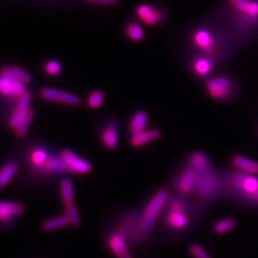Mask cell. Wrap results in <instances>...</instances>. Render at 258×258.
<instances>
[{
	"instance_id": "obj_15",
	"label": "cell",
	"mask_w": 258,
	"mask_h": 258,
	"mask_svg": "<svg viewBox=\"0 0 258 258\" xmlns=\"http://www.w3.org/2000/svg\"><path fill=\"white\" fill-rule=\"evenodd\" d=\"M232 163L236 167L248 174H258V163L251 161L250 159L236 155L232 158Z\"/></svg>"
},
{
	"instance_id": "obj_24",
	"label": "cell",
	"mask_w": 258,
	"mask_h": 258,
	"mask_svg": "<svg viewBox=\"0 0 258 258\" xmlns=\"http://www.w3.org/2000/svg\"><path fill=\"white\" fill-rule=\"evenodd\" d=\"M236 225L234 218H226L217 222L214 226V231L216 233H225L232 230Z\"/></svg>"
},
{
	"instance_id": "obj_2",
	"label": "cell",
	"mask_w": 258,
	"mask_h": 258,
	"mask_svg": "<svg viewBox=\"0 0 258 258\" xmlns=\"http://www.w3.org/2000/svg\"><path fill=\"white\" fill-rule=\"evenodd\" d=\"M231 178L232 189L241 197L258 205V178L254 176L234 174Z\"/></svg>"
},
{
	"instance_id": "obj_29",
	"label": "cell",
	"mask_w": 258,
	"mask_h": 258,
	"mask_svg": "<svg viewBox=\"0 0 258 258\" xmlns=\"http://www.w3.org/2000/svg\"><path fill=\"white\" fill-rule=\"evenodd\" d=\"M9 68L11 73L13 74V76L17 80H19V82H21V83H24V84L31 82L30 75L28 74L27 72H25L23 69H21L19 66H12V67H9Z\"/></svg>"
},
{
	"instance_id": "obj_36",
	"label": "cell",
	"mask_w": 258,
	"mask_h": 258,
	"mask_svg": "<svg viewBox=\"0 0 258 258\" xmlns=\"http://www.w3.org/2000/svg\"><path fill=\"white\" fill-rule=\"evenodd\" d=\"M83 1L96 3V4H102V5H115L120 2V0H83Z\"/></svg>"
},
{
	"instance_id": "obj_4",
	"label": "cell",
	"mask_w": 258,
	"mask_h": 258,
	"mask_svg": "<svg viewBox=\"0 0 258 258\" xmlns=\"http://www.w3.org/2000/svg\"><path fill=\"white\" fill-rule=\"evenodd\" d=\"M60 158L67 167V170L77 174H86L92 169V166L89 162L76 155L71 150H63L60 154Z\"/></svg>"
},
{
	"instance_id": "obj_25",
	"label": "cell",
	"mask_w": 258,
	"mask_h": 258,
	"mask_svg": "<svg viewBox=\"0 0 258 258\" xmlns=\"http://www.w3.org/2000/svg\"><path fill=\"white\" fill-rule=\"evenodd\" d=\"M103 100H104L103 93L100 90H95L89 94L87 99V104L91 109H97L100 106H102Z\"/></svg>"
},
{
	"instance_id": "obj_5",
	"label": "cell",
	"mask_w": 258,
	"mask_h": 258,
	"mask_svg": "<svg viewBox=\"0 0 258 258\" xmlns=\"http://www.w3.org/2000/svg\"><path fill=\"white\" fill-rule=\"evenodd\" d=\"M208 92L213 99H227L232 91L231 81L228 78L220 77L210 80L207 83Z\"/></svg>"
},
{
	"instance_id": "obj_10",
	"label": "cell",
	"mask_w": 258,
	"mask_h": 258,
	"mask_svg": "<svg viewBox=\"0 0 258 258\" xmlns=\"http://www.w3.org/2000/svg\"><path fill=\"white\" fill-rule=\"evenodd\" d=\"M215 186H216V182H215L214 174L212 173L209 169L205 172L199 173L198 181L195 188L198 195L202 197L210 196L214 194Z\"/></svg>"
},
{
	"instance_id": "obj_13",
	"label": "cell",
	"mask_w": 258,
	"mask_h": 258,
	"mask_svg": "<svg viewBox=\"0 0 258 258\" xmlns=\"http://www.w3.org/2000/svg\"><path fill=\"white\" fill-rule=\"evenodd\" d=\"M166 222L173 229H184L188 225V218L184 211L169 209L168 214L166 215Z\"/></svg>"
},
{
	"instance_id": "obj_7",
	"label": "cell",
	"mask_w": 258,
	"mask_h": 258,
	"mask_svg": "<svg viewBox=\"0 0 258 258\" xmlns=\"http://www.w3.org/2000/svg\"><path fill=\"white\" fill-rule=\"evenodd\" d=\"M108 248L117 258H132L129 252L126 238L122 232H114L108 238Z\"/></svg>"
},
{
	"instance_id": "obj_23",
	"label": "cell",
	"mask_w": 258,
	"mask_h": 258,
	"mask_svg": "<svg viewBox=\"0 0 258 258\" xmlns=\"http://www.w3.org/2000/svg\"><path fill=\"white\" fill-rule=\"evenodd\" d=\"M33 116H34V112L30 108L27 112V114L25 115V117L20 121V123L18 125V127L15 129V132H16L17 136L22 137V136H24L26 134L28 128H29V126H30V124L32 122V120H33Z\"/></svg>"
},
{
	"instance_id": "obj_17",
	"label": "cell",
	"mask_w": 258,
	"mask_h": 258,
	"mask_svg": "<svg viewBox=\"0 0 258 258\" xmlns=\"http://www.w3.org/2000/svg\"><path fill=\"white\" fill-rule=\"evenodd\" d=\"M194 41L197 46L206 51H211L213 47L211 34L206 30H199L194 35Z\"/></svg>"
},
{
	"instance_id": "obj_27",
	"label": "cell",
	"mask_w": 258,
	"mask_h": 258,
	"mask_svg": "<svg viewBox=\"0 0 258 258\" xmlns=\"http://www.w3.org/2000/svg\"><path fill=\"white\" fill-rule=\"evenodd\" d=\"M211 69H212V63L207 58H199L194 63L195 72L202 77L209 74Z\"/></svg>"
},
{
	"instance_id": "obj_6",
	"label": "cell",
	"mask_w": 258,
	"mask_h": 258,
	"mask_svg": "<svg viewBox=\"0 0 258 258\" xmlns=\"http://www.w3.org/2000/svg\"><path fill=\"white\" fill-rule=\"evenodd\" d=\"M40 96L47 101L60 102L65 104L71 105H78L81 103V99L71 93L60 91L53 88H43L40 91Z\"/></svg>"
},
{
	"instance_id": "obj_21",
	"label": "cell",
	"mask_w": 258,
	"mask_h": 258,
	"mask_svg": "<svg viewBox=\"0 0 258 258\" xmlns=\"http://www.w3.org/2000/svg\"><path fill=\"white\" fill-rule=\"evenodd\" d=\"M61 198L65 204L73 203L74 200V189L70 179L65 178L59 184Z\"/></svg>"
},
{
	"instance_id": "obj_26",
	"label": "cell",
	"mask_w": 258,
	"mask_h": 258,
	"mask_svg": "<svg viewBox=\"0 0 258 258\" xmlns=\"http://www.w3.org/2000/svg\"><path fill=\"white\" fill-rule=\"evenodd\" d=\"M65 212L66 216L69 218L70 223L73 226H79L81 223V217L74 203L65 204Z\"/></svg>"
},
{
	"instance_id": "obj_18",
	"label": "cell",
	"mask_w": 258,
	"mask_h": 258,
	"mask_svg": "<svg viewBox=\"0 0 258 258\" xmlns=\"http://www.w3.org/2000/svg\"><path fill=\"white\" fill-rule=\"evenodd\" d=\"M18 172V165L15 162H9L5 164L1 168L0 172V185L5 186L10 181L14 178V176Z\"/></svg>"
},
{
	"instance_id": "obj_20",
	"label": "cell",
	"mask_w": 258,
	"mask_h": 258,
	"mask_svg": "<svg viewBox=\"0 0 258 258\" xmlns=\"http://www.w3.org/2000/svg\"><path fill=\"white\" fill-rule=\"evenodd\" d=\"M69 224H71L69 218L66 215H63V216L51 218L49 220L43 222L42 229L46 231H55V230L60 229V228H64Z\"/></svg>"
},
{
	"instance_id": "obj_1",
	"label": "cell",
	"mask_w": 258,
	"mask_h": 258,
	"mask_svg": "<svg viewBox=\"0 0 258 258\" xmlns=\"http://www.w3.org/2000/svg\"><path fill=\"white\" fill-rule=\"evenodd\" d=\"M168 194L166 189L158 190L155 195L148 202L144 212L139 218L138 234L139 236H145L148 232L151 231L154 226L157 217L161 210L164 208L167 201Z\"/></svg>"
},
{
	"instance_id": "obj_30",
	"label": "cell",
	"mask_w": 258,
	"mask_h": 258,
	"mask_svg": "<svg viewBox=\"0 0 258 258\" xmlns=\"http://www.w3.org/2000/svg\"><path fill=\"white\" fill-rule=\"evenodd\" d=\"M189 252L194 258H212L209 253L199 244H192L189 246Z\"/></svg>"
},
{
	"instance_id": "obj_19",
	"label": "cell",
	"mask_w": 258,
	"mask_h": 258,
	"mask_svg": "<svg viewBox=\"0 0 258 258\" xmlns=\"http://www.w3.org/2000/svg\"><path fill=\"white\" fill-rule=\"evenodd\" d=\"M190 166L198 173H202L209 169V161L202 152H196L190 157Z\"/></svg>"
},
{
	"instance_id": "obj_32",
	"label": "cell",
	"mask_w": 258,
	"mask_h": 258,
	"mask_svg": "<svg viewBox=\"0 0 258 258\" xmlns=\"http://www.w3.org/2000/svg\"><path fill=\"white\" fill-rule=\"evenodd\" d=\"M231 3L239 10L241 13L247 14L249 10V2L248 0H231Z\"/></svg>"
},
{
	"instance_id": "obj_16",
	"label": "cell",
	"mask_w": 258,
	"mask_h": 258,
	"mask_svg": "<svg viewBox=\"0 0 258 258\" xmlns=\"http://www.w3.org/2000/svg\"><path fill=\"white\" fill-rule=\"evenodd\" d=\"M102 144L107 148H116L118 145V131L114 124L106 125L102 132Z\"/></svg>"
},
{
	"instance_id": "obj_28",
	"label": "cell",
	"mask_w": 258,
	"mask_h": 258,
	"mask_svg": "<svg viewBox=\"0 0 258 258\" xmlns=\"http://www.w3.org/2000/svg\"><path fill=\"white\" fill-rule=\"evenodd\" d=\"M126 34L131 39L136 40V41L142 40L144 38V36H145L142 27L136 23L128 24V26L126 27Z\"/></svg>"
},
{
	"instance_id": "obj_34",
	"label": "cell",
	"mask_w": 258,
	"mask_h": 258,
	"mask_svg": "<svg viewBox=\"0 0 258 258\" xmlns=\"http://www.w3.org/2000/svg\"><path fill=\"white\" fill-rule=\"evenodd\" d=\"M160 19H161V14L155 10H153V12L148 16L147 19H144V21L148 25H153V24H156Z\"/></svg>"
},
{
	"instance_id": "obj_9",
	"label": "cell",
	"mask_w": 258,
	"mask_h": 258,
	"mask_svg": "<svg viewBox=\"0 0 258 258\" xmlns=\"http://www.w3.org/2000/svg\"><path fill=\"white\" fill-rule=\"evenodd\" d=\"M30 102H31V97H30L29 93H25L23 96H21L19 98L18 104L13 112V114L9 119V122H8L11 128L16 129L18 127L20 121L25 117V115L27 114L28 111L30 109V107H29Z\"/></svg>"
},
{
	"instance_id": "obj_22",
	"label": "cell",
	"mask_w": 258,
	"mask_h": 258,
	"mask_svg": "<svg viewBox=\"0 0 258 258\" xmlns=\"http://www.w3.org/2000/svg\"><path fill=\"white\" fill-rule=\"evenodd\" d=\"M49 157L46 151L41 148H36L30 154V162L36 167H44L46 165Z\"/></svg>"
},
{
	"instance_id": "obj_8",
	"label": "cell",
	"mask_w": 258,
	"mask_h": 258,
	"mask_svg": "<svg viewBox=\"0 0 258 258\" xmlns=\"http://www.w3.org/2000/svg\"><path fill=\"white\" fill-rule=\"evenodd\" d=\"M198 176L199 173L194 169V167L188 166L178 180V184H177L178 190L183 194H191L194 189L196 188Z\"/></svg>"
},
{
	"instance_id": "obj_14",
	"label": "cell",
	"mask_w": 258,
	"mask_h": 258,
	"mask_svg": "<svg viewBox=\"0 0 258 258\" xmlns=\"http://www.w3.org/2000/svg\"><path fill=\"white\" fill-rule=\"evenodd\" d=\"M147 122H148V113L146 111H139L137 113H135L129 122V129L132 135L145 131V129L147 127Z\"/></svg>"
},
{
	"instance_id": "obj_33",
	"label": "cell",
	"mask_w": 258,
	"mask_h": 258,
	"mask_svg": "<svg viewBox=\"0 0 258 258\" xmlns=\"http://www.w3.org/2000/svg\"><path fill=\"white\" fill-rule=\"evenodd\" d=\"M153 12V9L148 5H141L137 8V15L139 18L144 19H147L148 16Z\"/></svg>"
},
{
	"instance_id": "obj_35",
	"label": "cell",
	"mask_w": 258,
	"mask_h": 258,
	"mask_svg": "<svg viewBox=\"0 0 258 258\" xmlns=\"http://www.w3.org/2000/svg\"><path fill=\"white\" fill-rule=\"evenodd\" d=\"M247 15L250 18H257L258 17V2L252 1L249 2V10L247 12Z\"/></svg>"
},
{
	"instance_id": "obj_12",
	"label": "cell",
	"mask_w": 258,
	"mask_h": 258,
	"mask_svg": "<svg viewBox=\"0 0 258 258\" xmlns=\"http://www.w3.org/2000/svg\"><path fill=\"white\" fill-rule=\"evenodd\" d=\"M160 136H161V133L157 129H151V130H147V131L145 130V131L140 132L138 134L132 135L130 143L133 147L138 148V147H142L150 142L158 140L160 138Z\"/></svg>"
},
{
	"instance_id": "obj_11",
	"label": "cell",
	"mask_w": 258,
	"mask_h": 258,
	"mask_svg": "<svg viewBox=\"0 0 258 258\" xmlns=\"http://www.w3.org/2000/svg\"><path fill=\"white\" fill-rule=\"evenodd\" d=\"M24 212V207L17 202H2L0 204V218L3 223L11 221L14 217Z\"/></svg>"
},
{
	"instance_id": "obj_31",
	"label": "cell",
	"mask_w": 258,
	"mask_h": 258,
	"mask_svg": "<svg viewBox=\"0 0 258 258\" xmlns=\"http://www.w3.org/2000/svg\"><path fill=\"white\" fill-rule=\"evenodd\" d=\"M60 70H61V65L59 64V62H57L56 60H50L45 64V71L47 74L51 76L59 74Z\"/></svg>"
},
{
	"instance_id": "obj_3",
	"label": "cell",
	"mask_w": 258,
	"mask_h": 258,
	"mask_svg": "<svg viewBox=\"0 0 258 258\" xmlns=\"http://www.w3.org/2000/svg\"><path fill=\"white\" fill-rule=\"evenodd\" d=\"M0 91L6 97H21L26 90L24 83L17 80L10 71V68H3L0 79Z\"/></svg>"
}]
</instances>
